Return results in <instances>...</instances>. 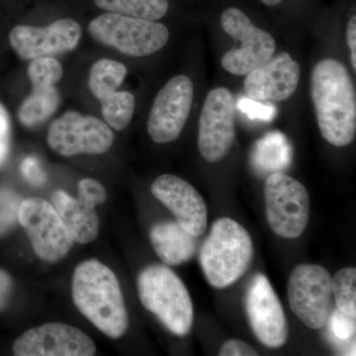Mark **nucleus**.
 <instances>
[{
	"label": "nucleus",
	"mask_w": 356,
	"mask_h": 356,
	"mask_svg": "<svg viewBox=\"0 0 356 356\" xmlns=\"http://www.w3.org/2000/svg\"><path fill=\"white\" fill-rule=\"evenodd\" d=\"M311 96L323 137L346 147L356 134V95L350 72L336 58H324L311 74Z\"/></svg>",
	"instance_id": "obj_1"
},
{
	"label": "nucleus",
	"mask_w": 356,
	"mask_h": 356,
	"mask_svg": "<svg viewBox=\"0 0 356 356\" xmlns=\"http://www.w3.org/2000/svg\"><path fill=\"white\" fill-rule=\"evenodd\" d=\"M72 300L89 322L111 339L127 332L128 311L116 274L97 259H89L74 270Z\"/></svg>",
	"instance_id": "obj_2"
},
{
	"label": "nucleus",
	"mask_w": 356,
	"mask_h": 356,
	"mask_svg": "<svg viewBox=\"0 0 356 356\" xmlns=\"http://www.w3.org/2000/svg\"><path fill=\"white\" fill-rule=\"evenodd\" d=\"M252 257L254 245L247 229L235 220L221 218L204 241L199 261L211 286L222 289L247 273Z\"/></svg>",
	"instance_id": "obj_3"
},
{
	"label": "nucleus",
	"mask_w": 356,
	"mask_h": 356,
	"mask_svg": "<svg viewBox=\"0 0 356 356\" xmlns=\"http://www.w3.org/2000/svg\"><path fill=\"white\" fill-rule=\"evenodd\" d=\"M138 294L145 309L175 336L188 334L193 325V304L181 280L165 266L146 267L138 277Z\"/></svg>",
	"instance_id": "obj_4"
},
{
	"label": "nucleus",
	"mask_w": 356,
	"mask_h": 356,
	"mask_svg": "<svg viewBox=\"0 0 356 356\" xmlns=\"http://www.w3.org/2000/svg\"><path fill=\"white\" fill-rule=\"evenodd\" d=\"M92 38L130 57L153 55L165 46L170 32L163 23L107 13L88 26Z\"/></svg>",
	"instance_id": "obj_5"
},
{
	"label": "nucleus",
	"mask_w": 356,
	"mask_h": 356,
	"mask_svg": "<svg viewBox=\"0 0 356 356\" xmlns=\"http://www.w3.org/2000/svg\"><path fill=\"white\" fill-rule=\"evenodd\" d=\"M264 198L267 222L273 233L281 238H299L310 217L311 199L306 187L286 173H271L264 186Z\"/></svg>",
	"instance_id": "obj_6"
},
{
	"label": "nucleus",
	"mask_w": 356,
	"mask_h": 356,
	"mask_svg": "<svg viewBox=\"0 0 356 356\" xmlns=\"http://www.w3.org/2000/svg\"><path fill=\"white\" fill-rule=\"evenodd\" d=\"M222 30L238 42V46L222 55L224 70L234 76H247L270 60L275 53V40L236 7H229L221 15Z\"/></svg>",
	"instance_id": "obj_7"
},
{
	"label": "nucleus",
	"mask_w": 356,
	"mask_h": 356,
	"mask_svg": "<svg viewBox=\"0 0 356 356\" xmlns=\"http://www.w3.org/2000/svg\"><path fill=\"white\" fill-rule=\"evenodd\" d=\"M288 301L293 313L313 330L327 325L332 308V276L325 267L303 264L293 269L288 281Z\"/></svg>",
	"instance_id": "obj_8"
},
{
	"label": "nucleus",
	"mask_w": 356,
	"mask_h": 356,
	"mask_svg": "<svg viewBox=\"0 0 356 356\" xmlns=\"http://www.w3.org/2000/svg\"><path fill=\"white\" fill-rule=\"evenodd\" d=\"M18 221L24 228L35 254L42 261H60L74 245L57 210L44 199L31 197L22 200Z\"/></svg>",
	"instance_id": "obj_9"
},
{
	"label": "nucleus",
	"mask_w": 356,
	"mask_h": 356,
	"mask_svg": "<svg viewBox=\"0 0 356 356\" xmlns=\"http://www.w3.org/2000/svg\"><path fill=\"white\" fill-rule=\"evenodd\" d=\"M47 142L55 153L63 156L102 154L113 145L114 135L99 119L70 111L53 121Z\"/></svg>",
	"instance_id": "obj_10"
},
{
	"label": "nucleus",
	"mask_w": 356,
	"mask_h": 356,
	"mask_svg": "<svg viewBox=\"0 0 356 356\" xmlns=\"http://www.w3.org/2000/svg\"><path fill=\"white\" fill-rule=\"evenodd\" d=\"M235 102L231 91L217 88L206 96L199 120L198 147L208 163L221 161L236 137Z\"/></svg>",
	"instance_id": "obj_11"
},
{
	"label": "nucleus",
	"mask_w": 356,
	"mask_h": 356,
	"mask_svg": "<svg viewBox=\"0 0 356 356\" xmlns=\"http://www.w3.org/2000/svg\"><path fill=\"white\" fill-rule=\"evenodd\" d=\"M193 97V83L184 74L172 77L159 91L147 124L154 143L168 144L179 138L188 120Z\"/></svg>",
	"instance_id": "obj_12"
},
{
	"label": "nucleus",
	"mask_w": 356,
	"mask_h": 356,
	"mask_svg": "<svg viewBox=\"0 0 356 356\" xmlns=\"http://www.w3.org/2000/svg\"><path fill=\"white\" fill-rule=\"evenodd\" d=\"M245 310L255 337L264 346L280 348L286 343L288 325L280 300L266 275L252 278L245 296Z\"/></svg>",
	"instance_id": "obj_13"
},
{
	"label": "nucleus",
	"mask_w": 356,
	"mask_h": 356,
	"mask_svg": "<svg viewBox=\"0 0 356 356\" xmlns=\"http://www.w3.org/2000/svg\"><path fill=\"white\" fill-rule=\"evenodd\" d=\"M17 356H91L95 341L72 325L49 323L21 334L13 348Z\"/></svg>",
	"instance_id": "obj_14"
},
{
	"label": "nucleus",
	"mask_w": 356,
	"mask_h": 356,
	"mask_svg": "<svg viewBox=\"0 0 356 356\" xmlns=\"http://www.w3.org/2000/svg\"><path fill=\"white\" fill-rule=\"evenodd\" d=\"M81 38V25L67 18L55 21L46 27L16 26L9 35L11 46L17 55L31 60L74 51Z\"/></svg>",
	"instance_id": "obj_15"
},
{
	"label": "nucleus",
	"mask_w": 356,
	"mask_h": 356,
	"mask_svg": "<svg viewBox=\"0 0 356 356\" xmlns=\"http://www.w3.org/2000/svg\"><path fill=\"white\" fill-rule=\"evenodd\" d=\"M152 193L172 213L175 222L196 238L207 229L208 210L202 196L188 182L163 175L152 184Z\"/></svg>",
	"instance_id": "obj_16"
},
{
	"label": "nucleus",
	"mask_w": 356,
	"mask_h": 356,
	"mask_svg": "<svg viewBox=\"0 0 356 356\" xmlns=\"http://www.w3.org/2000/svg\"><path fill=\"white\" fill-rule=\"evenodd\" d=\"M300 72L298 63L283 51L247 74L245 93L257 102H285L296 91Z\"/></svg>",
	"instance_id": "obj_17"
},
{
	"label": "nucleus",
	"mask_w": 356,
	"mask_h": 356,
	"mask_svg": "<svg viewBox=\"0 0 356 356\" xmlns=\"http://www.w3.org/2000/svg\"><path fill=\"white\" fill-rule=\"evenodd\" d=\"M51 204L57 210L72 242L86 245L93 242L99 234V219L95 208L88 207L79 199L63 191H56Z\"/></svg>",
	"instance_id": "obj_18"
},
{
	"label": "nucleus",
	"mask_w": 356,
	"mask_h": 356,
	"mask_svg": "<svg viewBox=\"0 0 356 356\" xmlns=\"http://www.w3.org/2000/svg\"><path fill=\"white\" fill-rule=\"evenodd\" d=\"M149 238L154 252L166 266H180L191 261L196 252V236L177 222H159L152 227Z\"/></svg>",
	"instance_id": "obj_19"
},
{
	"label": "nucleus",
	"mask_w": 356,
	"mask_h": 356,
	"mask_svg": "<svg viewBox=\"0 0 356 356\" xmlns=\"http://www.w3.org/2000/svg\"><path fill=\"white\" fill-rule=\"evenodd\" d=\"M291 145L280 132L266 134L255 143L250 153V163L262 175L283 172L291 163Z\"/></svg>",
	"instance_id": "obj_20"
},
{
	"label": "nucleus",
	"mask_w": 356,
	"mask_h": 356,
	"mask_svg": "<svg viewBox=\"0 0 356 356\" xmlns=\"http://www.w3.org/2000/svg\"><path fill=\"white\" fill-rule=\"evenodd\" d=\"M32 93L21 104L18 118L27 128L38 127L60 107V97L56 86H32Z\"/></svg>",
	"instance_id": "obj_21"
},
{
	"label": "nucleus",
	"mask_w": 356,
	"mask_h": 356,
	"mask_svg": "<svg viewBox=\"0 0 356 356\" xmlns=\"http://www.w3.org/2000/svg\"><path fill=\"white\" fill-rule=\"evenodd\" d=\"M127 74L125 65L109 58H102L93 64L89 72V89L100 102L118 90Z\"/></svg>",
	"instance_id": "obj_22"
},
{
	"label": "nucleus",
	"mask_w": 356,
	"mask_h": 356,
	"mask_svg": "<svg viewBox=\"0 0 356 356\" xmlns=\"http://www.w3.org/2000/svg\"><path fill=\"white\" fill-rule=\"evenodd\" d=\"M96 6L107 13L156 21L168 13V0H95Z\"/></svg>",
	"instance_id": "obj_23"
},
{
	"label": "nucleus",
	"mask_w": 356,
	"mask_h": 356,
	"mask_svg": "<svg viewBox=\"0 0 356 356\" xmlns=\"http://www.w3.org/2000/svg\"><path fill=\"white\" fill-rule=\"evenodd\" d=\"M102 115L110 127L122 131L128 127L135 111V97L129 91H115L100 100Z\"/></svg>",
	"instance_id": "obj_24"
},
{
	"label": "nucleus",
	"mask_w": 356,
	"mask_h": 356,
	"mask_svg": "<svg viewBox=\"0 0 356 356\" xmlns=\"http://www.w3.org/2000/svg\"><path fill=\"white\" fill-rule=\"evenodd\" d=\"M332 290L337 310L356 318V269L346 267L332 277Z\"/></svg>",
	"instance_id": "obj_25"
},
{
	"label": "nucleus",
	"mask_w": 356,
	"mask_h": 356,
	"mask_svg": "<svg viewBox=\"0 0 356 356\" xmlns=\"http://www.w3.org/2000/svg\"><path fill=\"white\" fill-rule=\"evenodd\" d=\"M64 69L58 60L51 57L34 58L28 67V76L32 86H56L62 79Z\"/></svg>",
	"instance_id": "obj_26"
},
{
	"label": "nucleus",
	"mask_w": 356,
	"mask_h": 356,
	"mask_svg": "<svg viewBox=\"0 0 356 356\" xmlns=\"http://www.w3.org/2000/svg\"><path fill=\"white\" fill-rule=\"evenodd\" d=\"M22 199L11 189L0 188V238L15 228Z\"/></svg>",
	"instance_id": "obj_27"
},
{
	"label": "nucleus",
	"mask_w": 356,
	"mask_h": 356,
	"mask_svg": "<svg viewBox=\"0 0 356 356\" xmlns=\"http://www.w3.org/2000/svg\"><path fill=\"white\" fill-rule=\"evenodd\" d=\"M77 199L90 208L102 205L106 201L107 192L104 186L93 178H84L79 184Z\"/></svg>",
	"instance_id": "obj_28"
},
{
	"label": "nucleus",
	"mask_w": 356,
	"mask_h": 356,
	"mask_svg": "<svg viewBox=\"0 0 356 356\" xmlns=\"http://www.w3.org/2000/svg\"><path fill=\"white\" fill-rule=\"evenodd\" d=\"M238 109L247 115L248 118L255 120L271 121L276 114V109L269 104H264L261 102L252 99V98H242L238 100Z\"/></svg>",
	"instance_id": "obj_29"
},
{
	"label": "nucleus",
	"mask_w": 356,
	"mask_h": 356,
	"mask_svg": "<svg viewBox=\"0 0 356 356\" xmlns=\"http://www.w3.org/2000/svg\"><path fill=\"white\" fill-rule=\"evenodd\" d=\"M21 172L25 179L34 186H41L47 181V175L35 156H27L21 163Z\"/></svg>",
	"instance_id": "obj_30"
},
{
	"label": "nucleus",
	"mask_w": 356,
	"mask_h": 356,
	"mask_svg": "<svg viewBox=\"0 0 356 356\" xmlns=\"http://www.w3.org/2000/svg\"><path fill=\"white\" fill-rule=\"evenodd\" d=\"M332 329L334 336L341 339H348L355 332V318L337 310L332 316Z\"/></svg>",
	"instance_id": "obj_31"
},
{
	"label": "nucleus",
	"mask_w": 356,
	"mask_h": 356,
	"mask_svg": "<svg viewBox=\"0 0 356 356\" xmlns=\"http://www.w3.org/2000/svg\"><path fill=\"white\" fill-rule=\"evenodd\" d=\"M10 119L6 109L0 104V166L6 163L10 149Z\"/></svg>",
	"instance_id": "obj_32"
},
{
	"label": "nucleus",
	"mask_w": 356,
	"mask_h": 356,
	"mask_svg": "<svg viewBox=\"0 0 356 356\" xmlns=\"http://www.w3.org/2000/svg\"><path fill=\"white\" fill-rule=\"evenodd\" d=\"M220 356H257V351L250 344L240 339H231L222 346Z\"/></svg>",
	"instance_id": "obj_33"
},
{
	"label": "nucleus",
	"mask_w": 356,
	"mask_h": 356,
	"mask_svg": "<svg viewBox=\"0 0 356 356\" xmlns=\"http://www.w3.org/2000/svg\"><path fill=\"white\" fill-rule=\"evenodd\" d=\"M13 292V280L6 271L0 268V311L3 310L9 301Z\"/></svg>",
	"instance_id": "obj_34"
},
{
	"label": "nucleus",
	"mask_w": 356,
	"mask_h": 356,
	"mask_svg": "<svg viewBox=\"0 0 356 356\" xmlns=\"http://www.w3.org/2000/svg\"><path fill=\"white\" fill-rule=\"evenodd\" d=\"M346 41L350 50V62L356 72V17H351L346 27Z\"/></svg>",
	"instance_id": "obj_35"
},
{
	"label": "nucleus",
	"mask_w": 356,
	"mask_h": 356,
	"mask_svg": "<svg viewBox=\"0 0 356 356\" xmlns=\"http://www.w3.org/2000/svg\"><path fill=\"white\" fill-rule=\"evenodd\" d=\"M262 3L266 4V6H277V4H280L282 0H261Z\"/></svg>",
	"instance_id": "obj_36"
}]
</instances>
